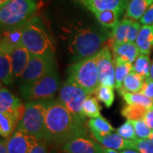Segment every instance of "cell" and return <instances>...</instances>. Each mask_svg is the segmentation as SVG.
<instances>
[{
	"label": "cell",
	"mask_w": 153,
	"mask_h": 153,
	"mask_svg": "<svg viewBox=\"0 0 153 153\" xmlns=\"http://www.w3.org/2000/svg\"><path fill=\"white\" fill-rule=\"evenodd\" d=\"M46 141L63 146L81 135H87L85 121L72 114L58 100H50L45 114Z\"/></svg>",
	"instance_id": "cell-1"
},
{
	"label": "cell",
	"mask_w": 153,
	"mask_h": 153,
	"mask_svg": "<svg viewBox=\"0 0 153 153\" xmlns=\"http://www.w3.org/2000/svg\"><path fill=\"white\" fill-rule=\"evenodd\" d=\"M65 32L67 33L68 49L75 62L96 55L107 39L103 32L86 27H71Z\"/></svg>",
	"instance_id": "cell-2"
},
{
	"label": "cell",
	"mask_w": 153,
	"mask_h": 153,
	"mask_svg": "<svg viewBox=\"0 0 153 153\" xmlns=\"http://www.w3.org/2000/svg\"><path fill=\"white\" fill-rule=\"evenodd\" d=\"M22 43L31 55L54 56L55 44L44 23L38 16H33L23 27Z\"/></svg>",
	"instance_id": "cell-3"
},
{
	"label": "cell",
	"mask_w": 153,
	"mask_h": 153,
	"mask_svg": "<svg viewBox=\"0 0 153 153\" xmlns=\"http://www.w3.org/2000/svg\"><path fill=\"white\" fill-rule=\"evenodd\" d=\"M51 100L28 101L25 105V111L16 128L38 140L46 141L45 114ZM47 142V141H46Z\"/></svg>",
	"instance_id": "cell-4"
},
{
	"label": "cell",
	"mask_w": 153,
	"mask_h": 153,
	"mask_svg": "<svg viewBox=\"0 0 153 153\" xmlns=\"http://www.w3.org/2000/svg\"><path fill=\"white\" fill-rule=\"evenodd\" d=\"M34 0H10L0 9L1 30L23 27L36 12Z\"/></svg>",
	"instance_id": "cell-5"
},
{
	"label": "cell",
	"mask_w": 153,
	"mask_h": 153,
	"mask_svg": "<svg viewBox=\"0 0 153 153\" xmlns=\"http://www.w3.org/2000/svg\"><path fill=\"white\" fill-rule=\"evenodd\" d=\"M67 80L82 88L88 95L94 93L100 83L97 54L72 64L68 70Z\"/></svg>",
	"instance_id": "cell-6"
},
{
	"label": "cell",
	"mask_w": 153,
	"mask_h": 153,
	"mask_svg": "<svg viewBox=\"0 0 153 153\" xmlns=\"http://www.w3.org/2000/svg\"><path fill=\"white\" fill-rule=\"evenodd\" d=\"M60 88V78L56 70L35 82L21 85L22 98L27 102L51 100Z\"/></svg>",
	"instance_id": "cell-7"
},
{
	"label": "cell",
	"mask_w": 153,
	"mask_h": 153,
	"mask_svg": "<svg viewBox=\"0 0 153 153\" xmlns=\"http://www.w3.org/2000/svg\"><path fill=\"white\" fill-rule=\"evenodd\" d=\"M87 97L88 94L82 88L67 80L60 87L58 100L72 114L84 119L82 115V105Z\"/></svg>",
	"instance_id": "cell-8"
},
{
	"label": "cell",
	"mask_w": 153,
	"mask_h": 153,
	"mask_svg": "<svg viewBox=\"0 0 153 153\" xmlns=\"http://www.w3.org/2000/svg\"><path fill=\"white\" fill-rule=\"evenodd\" d=\"M55 70L54 56L31 55L22 78V85L35 82Z\"/></svg>",
	"instance_id": "cell-9"
},
{
	"label": "cell",
	"mask_w": 153,
	"mask_h": 153,
	"mask_svg": "<svg viewBox=\"0 0 153 153\" xmlns=\"http://www.w3.org/2000/svg\"><path fill=\"white\" fill-rule=\"evenodd\" d=\"M112 55L109 46H104L100 49L97 53V69L100 83L114 88L115 58Z\"/></svg>",
	"instance_id": "cell-10"
},
{
	"label": "cell",
	"mask_w": 153,
	"mask_h": 153,
	"mask_svg": "<svg viewBox=\"0 0 153 153\" xmlns=\"http://www.w3.org/2000/svg\"><path fill=\"white\" fill-rule=\"evenodd\" d=\"M140 24L141 23L128 18L118 22L116 27L112 28V32L111 35V44L115 43L125 42L135 43L138 34L141 28Z\"/></svg>",
	"instance_id": "cell-11"
},
{
	"label": "cell",
	"mask_w": 153,
	"mask_h": 153,
	"mask_svg": "<svg viewBox=\"0 0 153 153\" xmlns=\"http://www.w3.org/2000/svg\"><path fill=\"white\" fill-rule=\"evenodd\" d=\"M25 111L21 100L4 87L0 89V112L5 113L14 117L19 123Z\"/></svg>",
	"instance_id": "cell-12"
},
{
	"label": "cell",
	"mask_w": 153,
	"mask_h": 153,
	"mask_svg": "<svg viewBox=\"0 0 153 153\" xmlns=\"http://www.w3.org/2000/svg\"><path fill=\"white\" fill-rule=\"evenodd\" d=\"M62 151L66 153H103V146L87 134L77 136L65 143Z\"/></svg>",
	"instance_id": "cell-13"
},
{
	"label": "cell",
	"mask_w": 153,
	"mask_h": 153,
	"mask_svg": "<svg viewBox=\"0 0 153 153\" xmlns=\"http://www.w3.org/2000/svg\"><path fill=\"white\" fill-rule=\"evenodd\" d=\"M10 55L13 66L14 79L22 78V75L27 66L31 54L22 43L11 49Z\"/></svg>",
	"instance_id": "cell-14"
},
{
	"label": "cell",
	"mask_w": 153,
	"mask_h": 153,
	"mask_svg": "<svg viewBox=\"0 0 153 153\" xmlns=\"http://www.w3.org/2000/svg\"><path fill=\"white\" fill-rule=\"evenodd\" d=\"M130 0H85L82 4L91 12L117 10L121 14L125 10Z\"/></svg>",
	"instance_id": "cell-15"
},
{
	"label": "cell",
	"mask_w": 153,
	"mask_h": 153,
	"mask_svg": "<svg viewBox=\"0 0 153 153\" xmlns=\"http://www.w3.org/2000/svg\"><path fill=\"white\" fill-rule=\"evenodd\" d=\"M33 137L21 129L16 128L7 141L8 153H28Z\"/></svg>",
	"instance_id": "cell-16"
},
{
	"label": "cell",
	"mask_w": 153,
	"mask_h": 153,
	"mask_svg": "<svg viewBox=\"0 0 153 153\" xmlns=\"http://www.w3.org/2000/svg\"><path fill=\"white\" fill-rule=\"evenodd\" d=\"M103 147L112 149L116 151H123L127 149H133V140H127L119 135L117 133H110L103 136L94 137Z\"/></svg>",
	"instance_id": "cell-17"
},
{
	"label": "cell",
	"mask_w": 153,
	"mask_h": 153,
	"mask_svg": "<svg viewBox=\"0 0 153 153\" xmlns=\"http://www.w3.org/2000/svg\"><path fill=\"white\" fill-rule=\"evenodd\" d=\"M111 49L114 57H118L123 60L131 62L135 61L137 57L140 55V51L134 42L115 43L111 45Z\"/></svg>",
	"instance_id": "cell-18"
},
{
	"label": "cell",
	"mask_w": 153,
	"mask_h": 153,
	"mask_svg": "<svg viewBox=\"0 0 153 153\" xmlns=\"http://www.w3.org/2000/svg\"><path fill=\"white\" fill-rule=\"evenodd\" d=\"M0 78L5 85L11 84L14 80L10 50L3 45H0Z\"/></svg>",
	"instance_id": "cell-19"
},
{
	"label": "cell",
	"mask_w": 153,
	"mask_h": 153,
	"mask_svg": "<svg viewBox=\"0 0 153 153\" xmlns=\"http://www.w3.org/2000/svg\"><path fill=\"white\" fill-rule=\"evenodd\" d=\"M140 54L150 55L153 48V24L143 25L135 41Z\"/></svg>",
	"instance_id": "cell-20"
},
{
	"label": "cell",
	"mask_w": 153,
	"mask_h": 153,
	"mask_svg": "<svg viewBox=\"0 0 153 153\" xmlns=\"http://www.w3.org/2000/svg\"><path fill=\"white\" fill-rule=\"evenodd\" d=\"M152 4L153 0H130L126 9V18L134 21L140 20Z\"/></svg>",
	"instance_id": "cell-21"
},
{
	"label": "cell",
	"mask_w": 153,
	"mask_h": 153,
	"mask_svg": "<svg viewBox=\"0 0 153 153\" xmlns=\"http://www.w3.org/2000/svg\"><path fill=\"white\" fill-rule=\"evenodd\" d=\"M23 27L1 30V45L11 50L17 45L22 44Z\"/></svg>",
	"instance_id": "cell-22"
},
{
	"label": "cell",
	"mask_w": 153,
	"mask_h": 153,
	"mask_svg": "<svg viewBox=\"0 0 153 153\" xmlns=\"http://www.w3.org/2000/svg\"><path fill=\"white\" fill-rule=\"evenodd\" d=\"M88 128L91 132L93 137L103 136L114 131V128L110 124V123L103 117L90 118L87 123Z\"/></svg>",
	"instance_id": "cell-23"
},
{
	"label": "cell",
	"mask_w": 153,
	"mask_h": 153,
	"mask_svg": "<svg viewBox=\"0 0 153 153\" xmlns=\"http://www.w3.org/2000/svg\"><path fill=\"white\" fill-rule=\"evenodd\" d=\"M115 58V88L119 90L123 87V82L125 77L132 71L133 64L118 57Z\"/></svg>",
	"instance_id": "cell-24"
},
{
	"label": "cell",
	"mask_w": 153,
	"mask_h": 153,
	"mask_svg": "<svg viewBox=\"0 0 153 153\" xmlns=\"http://www.w3.org/2000/svg\"><path fill=\"white\" fill-rule=\"evenodd\" d=\"M144 77L137 74L134 71H131L126 76L123 82V87L121 89L117 90L118 94L129 92V93H137L140 92L144 82Z\"/></svg>",
	"instance_id": "cell-25"
},
{
	"label": "cell",
	"mask_w": 153,
	"mask_h": 153,
	"mask_svg": "<svg viewBox=\"0 0 153 153\" xmlns=\"http://www.w3.org/2000/svg\"><path fill=\"white\" fill-rule=\"evenodd\" d=\"M123 99L126 101V103L128 105H140L144 106L147 109L153 107V100L146 96L140 92L137 93H125L120 94Z\"/></svg>",
	"instance_id": "cell-26"
},
{
	"label": "cell",
	"mask_w": 153,
	"mask_h": 153,
	"mask_svg": "<svg viewBox=\"0 0 153 153\" xmlns=\"http://www.w3.org/2000/svg\"><path fill=\"white\" fill-rule=\"evenodd\" d=\"M121 13L117 10H103L94 13L99 23L105 28H114L118 23Z\"/></svg>",
	"instance_id": "cell-27"
},
{
	"label": "cell",
	"mask_w": 153,
	"mask_h": 153,
	"mask_svg": "<svg viewBox=\"0 0 153 153\" xmlns=\"http://www.w3.org/2000/svg\"><path fill=\"white\" fill-rule=\"evenodd\" d=\"M99 100L96 96L92 94L88 95L82 105V115L84 117L94 118L100 115V105L99 104Z\"/></svg>",
	"instance_id": "cell-28"
},
{
	"label": "cell",
	"mask_w": 153,
	"mask_h": 153,
	"mask_svg": "<svg viewBox=\"0 0 153 153\" xmlns=\"http://www.w3.org/2000/svg\"><path fill=\"white\" fill-rule=\"evenodd\" d=\"M18 122L11 116L0 112V134L2 138L9 139L16 128Z\"/></svg>",
	"instance_id": "cell-29"
},
{
	"label": "cell",
	"mask_w": 153,
	"mask_h": 153,
	"mask_svg": "<svg viewBox=\"0 0 153 153\" xmlns=\"http://www.w3.org/2000/svg\"><path fill=\"white\" fill-rule=\"evenodd\" d=\"M151 61L149 55L140 54L137 57L135 61L133 63L132 71L140 75L144 78L150 76L151 71Z\"/></svg>",
	"instance_id": "cell-30"
},
{
	"label": "cell",
	"mask_w": 153,
	"mask_h": 153,
	"mask_svg": "<svg viewBox=\"0 0 153 153\" xmlns=\"http://www.w3.org/2000/svg\"><path fill=\"white\" fill-rule=\"evenodd\" d=\"M94 94L96 98L102 103H104L107 108H110L114 102L115 94L113 88L100 83Z\"/></svg>",
	"instance_id": "cell-31"
},
{
	"label": "cell",
	"mask_w": 153,
	"mask_h": 153,
	"mask_svg": "<svg viewBox=\"0 0 153 153\" xmlns=\"http://www.w3.org/2000/svg\"><path fill=\"white\" fill-rule=\"evenodd\" d=\"M146 111L147 108L144 106L127 104L122 108L121 114L128 120H140V119H144Z\"/></svg>",
	"instance_id": "cell-32"
},
{
	"label": "cell",
	"mask_w": 153,
	"mask_h": 153,
	"mask_svg": "<svg viewBox=\"0 0 153 153\" xmlns=\"http://www.w3.org/2000/svg\"><path fill=\"white\" fill-rule=\"evenodd\" d=\"M116 132L119 135L125 138L127 140H136L137 139L134 127V124H133L132 121L130 120H128L123 124H122L118 128L116 129Z\"/></svg>",
	"instance_id": "cell-33"
},
{
	"label": "cell",
	"mask_w": 153,
	"mask_h": 153,
	"mask_svg": "<svg viewBox=\"0 0 153 153\" xmlns=\"http://www.w3.org/2000/svg\"><path fill=\"white\" fill-rule=\"evenodd\" d=\"M132 123L134 127L137 138H139V139H149L150 138L152 129L146 124V123L144 121V119L132 121Z\"/></svg>",
	"instance_id": "cell-34"
},
{
	"label": "cell",
	"mask_w": 153,
	"mask_h": 153,
	"mask_svg": "<svg viewBox=\"0 0 153 153\" xmlns=\"http://www.w3.org/2000/svg\"><path fill=\"white\" fill-rule=\"evenodd\" d=\"M133 149L140 153H153V141L150 139H139L133 140Z\"/></svg>",
	"instance_id": "cell-35"
},
{
	"label": "cell",
	"mask_w": 153,
	"mask_h": 153,
	"mask_svg": "<svg viewBox=\"0 0 153 153\" xmlns=\"http://www.w3.org/2000/svg\"><path fill=\"white\" fill-rule=\"evenodd\" d=\"M47 144L45 140H38L33 136L28 153H48Z\"/></svg>",
	"instance_id": "cell-36"
},
{
	"label": "cell",
	"mask_w": 153,
	"mask_h": 153,
	"mask_svg": "<svg viewBox=\"0 0 153 153\" xmlns=\"http://www.w3.org/2000/svg\"><path fill=\"white\" fill-rule=\"evenodd\" d=\"M140 93H142L146 96L153 100V80L150 76L146 77L144 79V82H143V86Z\"/></svg>",
	"instance_id": "cell-37"
},
{
	"label": "cell",
	"mask_w": 153,
	"mask_h": 153,
	"mask_svg": "<svg viewBox=\"0 0 153 153\" xmlns=\"http://www.w3.org/2000/svg\"><path fill=\"white\" fill-rule=\"evenodd\" d=\"M140 22L143 25H152L153 24V4L148 8Z\"/></svg>",
	"instance_id": "cell-38"
},
{
	"label": "cell",
	"mask_w": 153,
	"mask_h": 153,
	"mask_svg": "<svg viewBox=\"0 0 153 153\" xmlns=\"http://www.w3.org/2000/svg\"><path fill=\"white\" fill-rule=\"evenodd\" d=\"M144 121L152 129H153V107L147 109L144 117Z\"/></svg>",
	"instance_id": "cell-39"
},
{
	"label": "cell",
	"mask_w": 153,
	"mask_h": 153,
	"mask_svg": "<svg viewBox=\"0 0 153 153\" xmlns=\"http://www.w3.org/2000/svg\"><path fill=\"white\" fill-rule=\"evenodd\" d=\"M7 141H8V139H4V138L1 139V140H0V153H8Z\"/></svg>",
	"instance_id": "cell-40"
},
{
	"label": "cell",
	"mask_w": 153,
	"mask_h": 153,
	"mask_svg": "<svg viewBox=\"0 0 153 153\" xmlns=\"http://www.w3.org/2000/svg\"><path fill=\"white\" fill-rule=\"evenodd\" d=\"M120 153H140V152H137L136 150H134V149H127V150L121 151Z\"/></svg>",
	"instance_id": "cell-41"
},
{
	"label": "cell",
	"mask_w": 153,
	"mask_h": 153,
	"mask_svg": "<svg viewBox=\"0 0 153 153\" xmlns=\"http://www.w3.org/2000/svg\"><path fill=\"white\" fill-rule=\"evenodd\" d=\"M103 153H120V152H117L116 150H112V149H108V148L103 147Z\"/></svg>",
	"instance_id": "cell-42"
},
{
	"label": "cell",
	"mask_w": 153,
	"mask_h": 153,
	"mask_svg": "<svg viewBox=\"0 0 153 153\" xmlns=\"http://www.w3.org/2000/svg\"><path fill=\"white\" fill-rule=\"evenodd\" d=\"M150 77L153 80V60L151 65V71H150Z\"/></svg>",
	"instance_id": "cell-43"
},
{
	"label": "cell",
	"mask_w": 153,
	"mask_h": 153,
	"mask_svg": "<svg viewBox=\"0 0 153 153\" xmlns=\"http://www.w3.org/2000/svg\"><path fill=\"white\" fill-rule=\"evenodd\" d=\"M9 1H10V0H0V7L3 6L4 4H5L6 3L9 2Z\"/></svg>",
	"instance_id": "cell-44"
},
{
	"label": "cell",
	"mask_w": 153,
	"mask_h": 153,
	"mask_svg": "<svg viewBox=\"0 0 153 153\" xmlns=\"http://www.w3.org/2000/svg\"><path fill=\"white\" fill-rule=\"evenodd\" d=\"M152 141H153V129L152 130V133H151V135H150V138H149Z\"/></svg>",
	"instance_id": "cell-45"
},
{
	"label": "cell",
	"mask_w": 153,
	"mask_h": 153,
	"mask_svg": "<svg viewBox=\"0 0 153 153\" xmlns=\"http://www.w3.org/2000/svg\"><path fill=\"white\" fill-rule=\"evenodd\" d=\"M77 1H79V2H80V3L82 4V2H83V1H85V0H77Z\"/></svg>",
	"instance_id": "cell-46"
}]
</instances>
